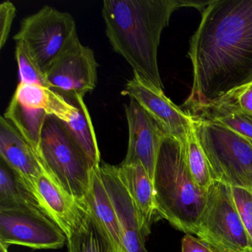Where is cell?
Segmentation results:
<instances>
[{
	"instance_id": "5",
	"label": "cell",
	"mask_w": 252,
	"mask_h": 252,
	"mask_svg": "<svg viewBox=\"0 0 252 252\" xmlns=\"http://www.w3.org/2000/svg\"><path fill=\"white\" fill-rule=\"evenodd\" d=\"M192 118L196 134L207 158L214 180L231 187L252 191L250 141L221 124Z\"/></svg>"
},
{
	"instance_id": "12",
	"label": "cell",
	"mask_w": 252,
	"mask_h": 252,
	"mask_svg": "<svg viewBox=\"0 0 252 252\" xmlns=\"http://www.w3.org/2000/svg\"><path fill=\"white\" fill-rule=\"evenodd\" d=\"M99 169L120 225L125 252H148L138 210L119 178L117 166L101 163Z\"/></svg>"
},
{
	"instance_id": "15",
	"label": "cell",
	"mask_w": 252,
	"mask_h": 252,
	"mask_svg": "<svg viewBox=\"0 0 252 252\" xmlns=\"http://www.w3.org/2000/svg\"><path fill=\"white\" fill-rule=\"evenodd\" d=\"M117 169L121 181L136 206L143 234L147 238L153 222L159 219L153 181L141 163H121Z\"/></svg>"
},
{
	"instance_id": "9",
	"label": "cell",
	"mask_w": 252,
	"mask_h": 252,
	"mask_svg": "<svg viewBox=\"0 0 252 252\" xmlns=\"http://www.w3.org/2000/svg\"><path fill=\"white\" fill-rule=\"evenodd\" d=\"M98 64L94 51L79 42L47 72L51 89L64 98L85 97L96 88Z\"/></svg>"
},
{
	"instance_id": "16",
	"label": "cell",
	"mask_w": 252,
	"mask_h": 252,
	"mask_svg": "<svg viewBox=\"0 0 252 252\" xmlns=\"http://www.w3.org/2000/svg\"><path fill=\"white\" fill-rule=\"evenodd\" d=\"M85 200L110 239L116 252H125L120 225L111 199L103 183L99 167L93 170L91 187Z\"/></svg>"
},
{
	"instance_id": "23",
	"label": "cell",
	"mask_w": 252,
	"mask_h": 252,
	"mask_svg": "<svg viewBox=\"0 0 252 252\" xmlns=\"http://www.w3.org/2000/svg\"><path fill=\"white\" fill-rule=\"evenodd\" d=\"M15 57L18 65L19 83L38 85L51 89L45 73L32 58L23 42H17Z\"/></svg>"
},
{
	"instance_id": "10",
	"label": "cell",
	"mask_w": 252,
	"mask_h": 252,
	"mask_svg": "<svg viewBox=\"0 0 252 252\" xmlns=\"http://www.w3.org/2000/svg\"><path fill=\"white\" fill-rule=\"evenodd\" d=\"M129 140L124 165L141 163L153 182L158 155L167 131L146 111L135 100L130 98L125 106Z\"/></svg>"
},
{
	"instance_id": "14",
	"label": "cell",
	"mask_w": 252,
	"mask_h": 252,
	"mask_svg": "<svg viewBox=\"0 0 252 252\" xmlns=\"http://www.w3.org/2000/svg\"><path fill=\"white\" fill-rule=\"evenodd\" d=\"M32 194L39 208L68 237L79 216L81 201L72 197L45 172L38 178Z\"/></svg>"
},
{
	"instance_id": "28",
	"label": "cell",
	"mask_w": 252,
	"mask_h": 252,
	"mask_svg": "<svg viewBox=\"0 0 252 252\" xmlns=\"http://www.w3.org/2000/svg\"><path fill=\"white\" fill-rule=\"evenodd\" d=\"M249 141H250L251 144H252V141H251V140H249Z\"/></svg>"
},
{
	"instance_id": "26",
	"label": "cell",
	"mask_w": 252,
	"mask_h": 252,
	"mask_svg": "<svg viewBox=\"0 0 252 252\" xmlns=\"http://www.w3.org/2000/svg\"><path fill=\"white\" fill-rule=\"evenodd\" d=\"M15 5L9 0L0 5V48L2 49L9 37L13 21L16 17Z\"/></svg>"
},
{
	"instance_id": "3",
	"label": "cell",
	"mask_w": 252,
	"mask_h": 252,
	"mask_svg": "<svg viewBox=\"0 0 252 252\" xmlns=\"http://www.w3.org/2000/svg\"><path fill=\"white\" fill-rule=\"evenodd\" d=\"M159 219L185 234H195L207 199L193 178L184 146L172 137L163 140L153 178Z\"/></svg>"
},
{
	"instance_id": "25",
	"label": "cell",
	"mask_w": 252,
	"mask_h": 252,
	"mask_svg": "<svg viewBox=\"0 0 252 252\" xmlns=\"http://www.w3.org/2000/svg\"><path fill=\"white\" fill-rule=\"evenodd\" d=\"M218 102L226 103L243 113L252 115V82L236 90Z\"/></svg>"
},
{
	"instance_id": "13",
	"label": "cell",
	"mask_w": 252,
	"mask_h": 252,
	"mask_svg": "<svg viewBox=\"0 0 252 252\" xmlns=\"http://www.w3.org/2000/svg\"><path fill=\"white\" fill-rule=\"evenodd\" d=\"M0 156L32 194L45 169L34 149L3 116L0 119Z\"/></svg>"
},
{
	"instance_id": "20",
	"label": "cell",
	"mask_w": 252,
	"mask_h": 252,
	"mask_svg": "<svg viewBox=\"0 0 252 252\" xmlns=\"http://www.w3.org/2000/svg\"><path fill=\"white\" fill-rule=\"evenodd\" d=\"M191 116L221 124L252 141V115L243 113L226 103H215Z\"/></svg>"
},
{
	"instance_id": "11",
	"label": "cell",
	"mask_w": 252,
	"mask_h": 252,
	"mask_svg": "<svg viewBox=\"0 0 252 252\" xmlns=\"http://www.w3.org/2000/svg\"><path fill=\"white\" fill-rule=\"evenodd\" d=\"M122 94L135 100L163 126L169 136L179 141L185 148L189 135L194 129V120L174 104L163 91L134 76L128 81Z\"/></svg>"
},
{
	"instance_id": "4",
	"label": "cell",
	"mask_w": 252,
	"mask_h": 252,
	"mask_svg": "<svg viewBox=\"0 0 252 252\" xmlns=\"http://www.w3.org/2000/svg\"><path fill=\"white\" fill-rule=\"evenodd\" d=\"M37 155L45 172L78 201L85 200L94 168L64 124L48 116Z\"/></svg>"
},
{
	"instance_id": "18",
	"label": "cell",
	"mask_w": 252,
	"mask_h": 252,
	"mask_svg": "<svg viewBox=\"0 0 252 252\" xmlns=\"http://www.w3.org/2000/svg\"><path fill=\"white\" fill-rule=\"evenodd\" d=\"M3 116L14 125L37 154L42 129L48 116L46 110L14 95Z\"/></svg>"
},
{
	"instance_id": "8",
	"label": "cell",
	"mask_w": 252,
	"mask_h": 252,
	"mask_svg": "<svg viewBox=\"0 0 252 252\" xmlns=\"http://www.w3.org/2000/svg\"><path fill=\"white\" fill-rule=\"evenodd\" d=\"M67 239L36 203L0 209V243L33 249H58Z\"/></svg>"
},
{
	"instance_id": "22",
	"label": "cell",
	"mask_w": 252,
	"mask_h": 252,
	"mask_svg": "<svg viewBox=\"0 0 252 252\" xmlns=\"http://www.w3.org/2000/svg\"><path fill=\"white\" fill-rule=\"evenodd\" d=\"M185 154L189 169L201 189L208 191L215 182L206 154L200 145L195 129L189 135L185 147Z\"/></svg>"
},
{
	"instance_id": "6",
	"label": "cell",
	"mask_w": 252,
	"mask_h": 252,
	"mask_svg": "<svg viewBox=\"0 0 252 252\" xmlns=\"http://www.w3.org/2000/svg\"><path fill=\"white\" fill-rule=\"evenodd\" d=\"M14 39L26 45L45 74L60 57L80 42L73 16L49 5L23 19Z\"/></svg>"
},
{
	"instance_id": "1",
	"label": "cell",
	"mask_w": 252,
	"mask_h": 252,
	"mask_svg": "<svg viewBox=\"0 0 252 252\" xmlns=\"http://www.w3.org/2000/svg\"><path fill=\"white\" fill-rule=\"evenodd\" d=\"M188 56L193 84L183 108L194 116L252 82V0H212Z\"/></svg>"
},
{
	"instance_id": "17",
	"label": "cell",
	"mask_w": 252,
	"mask_h": 252,
	"mask_svg": "<svg viewBox=\"0 0 252 252\" xmlns=\"http://www.w3.org/2000/svg\"><path fill=\"white\" fill-rule=\"evenodd\" d=\"M67 239L68 252H116L85 200Z\"/></svg>"
},
{
	"instance_id": "7",
	"label": "cell",
	"mask_w": 252,
	"mask_h": 252,
	"mask_svg": "<svg viewBox=\"0 0 252 252\" xmlns=\"http://www.w3.org/2000/svg\"><path fill=\"white\" fill-rule=\"evenodd\" d=\"M217 252H252V242L236 209L231 187L215 181L195 234Z\"/></svg>"
},
{
	"instance_id": "2",
	"label": "cell",
	"mask_w": 252,
	"mask_h": 252,
	"mask_svg": "<svg viewBox=\"0 0 252 252\" xmlns=\"http://www.w3.org/2000/svg\"><path fill=\"white\" fill-rule=\"evenodd\" d=\"M207 2L188 0H104L103 19L115 52L132 67L134 76L163 91L158 64L160 36L178 8L201 11Z\"/></svg>"
},
{
	"instance_id": "27",
	"label": "cell",
	"mask_w": 252,
	"mask_h": 252,
	"mask_svg": "<svg viewBox=\"0 0 252 252\" xmlns=\"http://www.w3.org/2000/svg\"><path fill=\"white\" fill-rule=\"evenodd\" d=\"M181 252H217L192 234H186L181 241Z\"/></svg>"
},
{
	"instance_id": "24",
	"label": "cell",
	"mask_w": 252,
	"mask_h": 252,
	"mask_svg": "<svg viewBox=\"0 0 252 252\" xmlns=\"http://www.w3.org/2000/svg\"><path fill=\"white\" fill-rule=\"evenodd\" d=\"M231 193L239 216L252 242V191L231 187Z\"/></svg>"
},
{
	"instance_id": "19",
	"label": "cell",
	"mask_w": 252,
	"mask_h": 252,
	"mask_svg": "<svg viewBox=\"0 0 252 252\" xmlns=\"http://www.w3.org/2000/svg\"><path fill=\"white\" fill-rule=\"evenodd\" d=\"M70 98L76 110L67 123H63L78 145L83 150L94 169L101 163V153L98 148L95 129L83 97Z\"/></svg>"
},
{
	"instance_id": "21",
	"label": "cell",
	"mask_w": 252,
	"mask_h": 252,
	"mask_svg": "<svg viewBox=\"0 0 252 252\" xmlns=\"http://www.w3.org/2000/svg\"><path fill=\"white\" fill-rule=\"evenodd\" d=\"M29 203L37 204L34 197L26 189L15 174L1 160L0 209H10Z\"/></svg>"
}]
</instances>
